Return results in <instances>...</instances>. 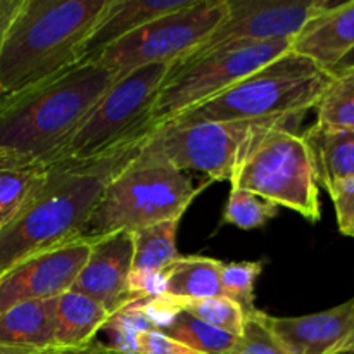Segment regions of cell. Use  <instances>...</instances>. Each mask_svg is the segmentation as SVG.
<instances>
[{
  "mask_svg": "<svg viewBox=\"0 0 354 354\" xmlns=\"http://www.w3.org/2000/svg\"><path fill=\"white\" fill-rule=\"evenodd\" d=\"M149 135L95 158L48 165L23 206L0 228V277L35 252L85 235L104 190L142 151Z\"/></svg>",
  "mask_w": 354,
  "mask_h": 354,
  "instance_id": "1",
  "label": "cell"
},
{
  "mask_svg": "<svg viewBox=\"0 0 354 354\" xmlns=\"http://www.w3.org/2000/svg\"><path fill=\"white\" fill-rule=\"evenodd\" d=\"M120 73L78 64L0 100V159L48 166Z\"/></svg>",
  "mask_w": 354,
  "mask_h": 354,
  "instance_id": "2",
  "label": "cell"
},
{
  "mask_svg": "<svg viewBox=\"0 0 354 354\" xmlns=\"http://www.w3.org/2000/svg\"><path fill=\"white\" fill-rule=\"evenodd\" d=\"M107 0H23L0 44V100L80 64Z\"/></svg>",
  "mask_w": 354,
  "mask_h": 354,
  "instance_id": "3",
  "label": "cell"
},
{
  "mask_svg": "<svg viewBox=\"0 0 354 354\" xmlns=\"http://www.w3.org/2000/svg\"><path fill=\"white\" fill-rule=\"evenodd\" d=\"M332 78L334 73L289 50L282 57L242 78L220 95L180 114L173 121L290 123L303 118L310 109H315Z\"/></svg>",
  "mask_w": 354,
  "mask_h": 354,
  "instance_id": "4",
  "label": "cell"
},
{
  "mask_svg": "<svg viewBox=\"0 0 354 354\" xmlns=\"http://www.w3.org/2000/svg\"><path fill=\"white\" fill-rule=\"evenodd\" d=\"M203 189H206L204 183L194 187L185 171L145 142L142 151L104 190L85 235L135 232L162 221L182 220Z\"/></svg>",
  "mask_w": 354,
  "mask_h": 354,
  "instance_id": "5",
  "label": "cell"
},
{
  "mask_svg": "<svg viewBox=\"0 0 354 354\" xmlns=\"http://www.w3.org/2000/svg\"><path fill=\"white\" fill-rule=\"evenodd\" d=\"M171 68L173 64H147L120 73L54 162L95 158L151 133L156 128L151 121L152 107Z\"/></svg>",
  "mask_w": 354,
  "mask_h": 354,
  "instance_id": "6",
  "label": "cell"
},
{
  "mask_svg": "<svg viewBox=\"0 0 354 354\" xmlns=\"http://www.w3.org/2000/svg\"><path fill=\"white\" fill-rule=\"evenodd\" d=\"M230 187L249 190L279 207L317 223L322 218L320 187L306 144L289 128L263 135L242 161Z\"/></svg>",
  "mask_w": 354,
  "mask_h": 354,
  "instance_id": "7",
  "label": "cell"
},
{
  "mask_svg": "<svg viewBox=\"0 0 354 354\" xmlns=\"http://www.w3.org/2000/svg\"><path fill=\"white\" fill-rule=\"evenodd\" d=\"M286 121H192L154 128L147 142L182 171H199L209 182H234L259 138Z\"/></svg>",
  "mask_w": 354,
  "mask_h": 354,
  "instance_id": "8",
  "label": "cell"
},
{
  "mask_svg": "<svg viewBox=\"0 0 354 354\" xmlns=\"http://www.w3.org/2000/svg\"><path fill=\"white\" fill-rule=\"evenodd\" d=\"M289 50L290 40L228 45L204 57L176 62L152 107V124L169 123Z\"/></svg>",
  "mask_w": 354,
  "mask_h": 354,
  "instance_id": "9",
  "label": "cell"
},
{
  "mask_svg": "<svg viewBox=\"0 0 354 354\" xmlns=\"http://www.w3.org/2000/svg\"><path fill=\"white\" fill-rule=\"evenodd\" d=\"M227 16V0H192L121 38L92 62L116 73L147 64L175 66L192 54Z\"/></svg>",
  "mask_w": 354,
  "mask_h": 354,
  "instance_id": "10",
  "label": "cell"
},
{
  "mask_svg": "<svg viewBox=\"0 0 354 354\" xmlns=\"http://www.w3.org/2000/svg\"><path fill=\"white\" fill-rule=\"evenodd\" d=\"M228 16L187 59L228 45L292 40L304 24L332 6L327 0H227ZM182 62V61H180Z\"/></svg>",
  "mask_w": 354,
  "mask_h": 354,
  "instance_id": "11",
  "label": "cell"
},
{
  "mask_svg": "<svg viewBox=\"0 0 354 354\" xmlns=\"http://www.w3.org/2000/svg\"><path fill=\"white\" fill-rule=\"evenodd\" d=\"M95 235H80L55 248L35 252L0 277V313L24 301L55 299L75 283Z\"/></svg>",
  "mask_w": 354,
  "mask_h": 354,
  "instance_id": "12",
  "label": "cell"
},
{
  "mask_svg": "<svg viewBox=\"0 0 354 354\" xmlns=\"http://www.w3.org/2000/svg\"><path fill=\"white\" fill-rule=\"evenodd\" d=\"M133 237L131 232L118 230L95 235L86 263L71 289L92 297L111 315L133 303L130 292Z\"/></svg>",
  "mask_w": 354,
  "mask_h": 354,
  "instance_id": "13",
  "label": "cell"
},
{
  "mask_svg": "<svg viewBox=\"0 0 354 354\" xmlns=\"http://www.w3.org/2000/svg\"><path fill=\"white\" fill-rule=\"evenodd\" d=\"M268 325L289 354H335L354 346V296L320 313L268 315Z\"/></svg>",
  "mask_w": 354,
  "mask_h": 354,
  "instance_id": "14",
  "label": "cell"
},
{
  "mask_svg": "<svg viewBox=\"0 0 354 354\" xmlns=\"http://www.w3.org/2000/svg\"><path fill=\"white\" fill-rule=\"evenodd\" d=\"M354 48V0L332 2L330 7L311 17L290 40V52L306 57L327 71Z\"/></svg>",
  "mask_w": 354,
  "mask_h": 354,
  "instance_id": "15",
  "label": "cell"
},
{
  "mask_svg": "<svg viewBox=\"0 0 354 354\" xmlns=\"http://www.w3.org/2000/svg\"><path fill=\"white\" fill-rule=\"evenodd\" d=\"M190 2L192 0H107L102 16L80 48V64L92 62L121 38Z\"/></svg>",
  "mask_w": 354,
  "mask_h": 354,
  "instance_id": "16",
  "label": "cell"
},
{
  "mask_svg": "<svg viewBox=\"0 0 354 354\" xmlns=\"http://www.w3.org/2000/svg\"><path fill=\"white\" fill-rule=\"evenodd\" d=\"M301 138L310 152L318 187L334 189L354 176V131L315 123Z\"/></svg>",
  "mask_w": 354,
  "mask_h": 354,
  "instance_id": "17",
  "label": "cell"
},
{
  "mask_svg": "<svg viewBox=\"0 0 354 354\" xmlns=\"http://www.w3.org/2000/svg\"><path fill=\"white\" fill-rule=\"evenodd\" d=\"M55 299L24 301L0 313V344L55 348Z\"/></svg>",
  "mask_w": 354,
  "mask_h": 354,
  "instance_id": "18",
  "label": "cell"
},
{
  "mask_svg": "<svg viewBox=\"0 0 354 354\" xmlns=\"http://www.w3.org/2000/svg\"><path fill=\"white\" fill-rule=\"evenodd\" d=\"M111 317L92 297L66 290L55 299V348H76L92 342Z\"/></svg>",
  "mask_w": 354,
  "mask_h": 354,
  "instance_id": "19",
  "label": "cell"
},
{
  "mask_svg": "<svg viewBox=\"0 0 354 354\" xmlns=\"http://www.w3.org/2000/svg\"><path fill=\"white\" fill-rule=\"evenodd\" d=\"M178 223L180 220H168L131 232L133 263H131L130 292L147 279L162 275L180 258L176 249Z\"/></svg>",
  "mask_w": 354,
  "mask_h": 354,
  "instance_id": "20",
  "label": "cell"
},
{
  "mask_svg": "<svg viewBox=\"0 0 354 354\" xmlns=\"http://www.w3.org/2000/svg\"><path fill=\"white\" fill-rule=\"evenodd\" d=\"M221 263L206 256H180L166 270V296L178 301L223 296Z\"/></svg>",
  "mask_w": 354,
  "mask_h": 354,
  "instance_id": "21",
  "label": "cell"
},
{
  "mask_svg": "<svg viewBox=\"0 0 354 354\" xmlns=\"http://www.w3.org/2000/svg\"><path fill=\"white\" fill-rule=\"evenodd\" d=\"M47 166L0 159V228L17 213Z\"/></svg>",
  "mask_w": 354,
  "mask_h": 354,
  "instance_id": "22",
  "label": "cell"
},
{
  "mask_svg": "<svg viewBox=\"0 0 354 354\" xmlns=\"http://www.w3.org/2000/svg\"><path fill=\"white\" fill-rule=\"evenodd\" d=\"M315 111L318 124L354 131V69L334 73Z\"/></svg>",
  "mask_w": 354,
  "mask_h": 354,
  "instance_id": "23",
  "label": "cell"
},
{
  "mask_svg": "<svg viewBox=\"0 0 354 354\" xmlns=\"http://www.w3.org/2000/svg\"><path fill=\"white\" fill-rule=\"evenodd\" d=\"M162 332L201 354H225L239 339L204 324L185 311H180Z\"/></svg>",
  "mask_w": 354,
  "mask_h": 354,
  "instance_id": "24",
  "label": "cell"
},
{
  "mask_svg": "<svg viewBox=\"0 0 354 354\" xmlns=\"http://www.w3.org/2000/svg\"><path fill=\"white\" fill-rule=\"evenodd\" d=\"M147 330H154V327L142 310L140 301H135L114 311L100 332L107 334V342L102 344L113 354H138V337Z\"/></svg>",
  "mask_w": 354,
  "mask_h": 354,
  "instance_id": "25",
  "label": "cell"
},
{
  "mask_svg": "<svg viewBox=\"0 0 354 354\" xmlns=\"http://www.w3.org/2000/svg\"><path fill=\"white\" fill-rule=\"evenodd\" d=\"M280 207L249 190L230 187V196L223 209V223L242 230L261 228L279 214Z\"/></svg>",
  "mask_w": 354,
  "mask_h": 354,
  "instance_id": "26",
  "label": "cell"
},
{
  "mask_svg": "<svg viewBox=\"0 0 354 354\" xmlns=\"http://www.w3.org/2000/svg\"><path fill=\"white\" fill-rule=\"evenodd\" d=\"M180 310L199 318L204 324L216 327L234 337H241L245 325V313L235 301L227 296L197 301H178Z\"/></svg>",
  "mask_w": 354,
  "mask_h": 354,
  "instance_id": "27",
  "label": "cell"
},
{
  "mask_svg": "<svg viewBox=\"0 0 354 354\" xmlns=\"http://www.w3.org/2000/svg\"><path fill=\"white\" fill-rule=\"evenodd\" d=\"M265 261H237L221 263V289L223 296L230 297L244 310L245 317L254 313V287L256 280L263 273Z\"/></svg>",
  "mask_w": 354,
  "mask_h": 354,
  "instance_id": "28",
  "label": "cell"
},
{
  "mask_svg": "<svg viewBox=\"0 0 354 354\" xmlns=\"http://www.w3.org/2000/svg\"><path fill=\"white\" fill-rule=\"evenodd\" d=\"M225 354H289L268 325V315L256 310L245 317L244 330Z\"/></svg>",
  "mask_w": 354,
  "mask_h": 354,
  "instance_id": "29",
  "label": "cell"
},
{
  "mask_svg": "<svg viewBox=\"0 0 354 354\" xmlns=\"http://www.w3.org/2000/svg\"><path fill=\"white\" fill-rule=\"evenodd\" d=\"M337 216L339 232L354 239V176L328 190Z\"/></svg>",
  "mask_w": 354,
  "mask_h": 354,
  "instance_id": "30",
  "label": "cell"
},
{
  "mask_svg": "<svg viewBox=\"0 0 354 354\" xmlns=\"http://www.w3.org/2000/svg\"><path fill=\"white\" fill-rule=\"evenodd\" d=\"M138 354H201L175 341L165 332L147 330L138 337Z\"/></svg>",
  "mask_w": 354,
  "mask_h": 354,
  "instance_id": "31",
  "label": "cell"
},
{
  "mask_svg": "<svg viewBox=\"0 0 354 354\" xmlns=\"http://www.w3.org/2000/svg\"><path fill=\"white\" fill-rule=\"evenodd\" d=\"M38 354H113L99 339H93L92 342L83 346H76V348H52L44 349Z\"/></svg>",
  "mask_w": 354,
  "mask_h": 354,
  "instance_id": "32",
  "label": "cell"
},
{
  "mask_svg": "<svg viewBox=\"0 0 354 354\" xmlns=\"http://www.w3.org/2000/svg\"><path fill=\"white\" fill-rule=\"evenodd\" d=\"M23 0H0V44Z\"/></svg>",
  "mask_w": 354,
  "mask_h": 354,
  "instance_id": "33",
  "label": "cell"
},
{
  "mask_svg": "<svg viewBox=\"0 0 354 354\" xmlns=\"http://www.w3.org/2000/svg\"><path fill=\"white\" fill-rule=\"evenodd\" d=\"M44 349H31V348H19V346H7L0 344V354H38Z\"/></svg>",
  "mask_w": 354,
  "mask_h": 354,
  "instance_id": "34",
  "label": "cell"
},
{
  "mask_svg": "<svg viewBox=\"0 0 354 354\" xmlns=\"http://www.w3.org/2000/svg\"><path fill=\"white\" fill-rule=\"evenodd\" d=\"M346 69H354V48L351 52H349L348 55H346L344 59H342L341 62L337 64V68L334 69L332 73H337V71H346Z\"/></svg>",
  "mask_w": 354,
  "mask_h": 354,
  "instance_id": "35",
  "label": "cell"
},
{
  "mask_svg": "<svg viewBox=\"0 0 354 354\" xmlns=\"http://www.w3.org/2000/svg\"><path fill=\"white\" fill-rule=\"evenodd\" d=\"M335 354H354V346H353V348L342 349V351H339V353H335Z\"/></svg>",
  "mask_w": 354,
  "mask_h": 354,
  "instance_id": "36",
  "label": "cell"
}]
</instances>
